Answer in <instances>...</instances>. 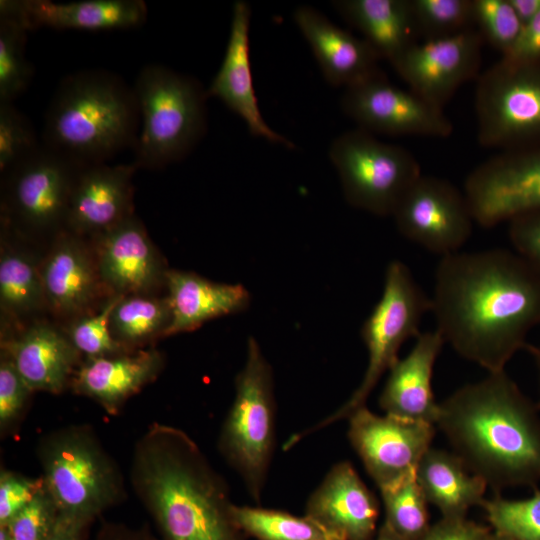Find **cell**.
I'll return each mask as SVG.
<instances>
[{
    "label": "cell",
    "mask_w": 540,
    "mask_h": 540,
    "mask_svg": "<svg viewBox=\"0 0 540 540\" xmlns=\"http://www.w3.org/2000/svg\"><path fill=\"white\" fill-rule=\"evenodd\" d=\"M59 510L45 488L7 525L12 540H44L53 528Z\"/></svg>",
    "instance_id": "obj_40"
},
{
    "label": "cell",
    "mask_w": 540,
    "mask_h": 540,
    "mask_svg": "<svg viewBox=\"0 0 540 540\" xmlns=\"http://www.w3.org/2000/svg\"><path fill=\"white\" fill-rule=\"evenodd\" d=\"M522 24H526L540 13V0H510Z\"/></svg>",
    "instance_id": "obj_48"
},
{
    "label": "cell",
    "mask_w": 540,
    "mask_h": 540,
    "mask_svg": "<svg viewBox=\"0 0 540 540\" xmlns=\"http://www.w3.org/2000/svg\"><path fill=\"white\" fill-rule=\"evenodd\" d=\"M171 321L167 296L149 294L122 296L110 315L113 337L123 346L140 344L152 337L165 336Z\"/></svg>",
    "instance_id": "obj_32"
},
{
    "label": "cell",
    "mask_w": 540,
    "mask_h": 540,
    "mask_svg": "<svg viewBox=\"0 0 540 540\" xmlns=\"http://www.w3.org/2000/svg\"><path fill=\"white\" fill-rule=\"evenodd\" d=\"M294 21L310 45L325 79L346 88L383 72L376 51L364 40L332 23L318 10L300 6Z\"/></svg>",
    "instance_id": "obj_22"
},
{
    "label": "cell",
    "mask_w": 540,
    "mask_h": 540,
    "mask_svg": "<svg viewBox=\"0 0 540 540\" xmlns=\"http://www.w3.org/2000/svg\"><path fill=\"white\" fill-rule=\"evenodd\" d=\"M384 523L401 540H418L430 527L427 500L416 474L379 489Z\"/></svg>",
    "instance_id": "obj_34"
},
{
    "label": "cell",
    "mask_w": 540,
    "mask_h": 540,
    "mask_svg": "<svg viewBox=\"0 0 540 540\" xmlns=\"http://www.w3.org/2000/svg\"><path fill=\"white\" fill-rule=\"evenodd\" d=\"M93 239L101 282L113 295L149 294L165 284L167 269L134 215Z\"/></svg>",
    "instance_id": "obj_17"
},
{
    "label": "cell",
    "mask_w": 540,
    "mask_h": 540,
    "mask_svg": "<svg viewBox=\"0 0 540 540\" xmlns=\"http://www.w3.org/2000/svg\"><path fill=\"white\" fill-rule=\"evenodd\" d=\"M165 285L171 310L165 336L192 331L210 320L245 311L251 301L242 284L214 282L193 272L167 270Z\"/></svg>",
    "instance_id": "obj_25"
},
{
    "label": "cell",
    "mask_w": 540,
    "mask_h": 540,
    "mask_svg": "<svg viewBox=\"0 0 540 540\" xmlns=\"http://www.w3.org/2000/svg\"><path fill=\"white\" fill-rule=\"evenodd\" d=\"M348 420V439L379 489L415 475L435 435L433 424L380 416L366 406Z\"/></svg>",
    "instance_id": "obj_13"
},
{
    "label": "cell",
    "mask_w": 540,
    "mask_h": 540,
    "mask_svg": "<svg viewBox=\"0 0 540 540\" xmlns=\"http://www.w3.org/2000/svg\"><path fill=\"white\" fill-rule=\"evenodd\" d=\"M33 391L61 393L73 378L80 353L67 333L35 323L2 340V350Z\"/></svg>",
    "instance_id": "obj_24"
},
{
    "label": "cell",
    "mask_w": 540,
    "mask_h": 540,
    "mask_svg": "<svg viewBox=\"0 0 540 540\" xmlns=\"http://www.w3.org/2000/svg\"><path fill=\"white\" fill-rule=\"evenodd\" d=\"M93 540H162L146 526H130L121 522L103 521Z\"/></svg>",
    "instance_id": "obj_46"
},
{
    "label": "cell",
    "mask_w": 540,
    "mask_h": 540,
    "mask_svg": "<svg viewBox=\"0 0 540 540\" xmlns=\"http://www.w3.org/2000/svg\"><path fill=\"white\" fill-rule=\"evenodd\" d=\"M502 58L520 63L540 61V13L523 25L516 42Z\"/></svg>",
    "instance_id": "obj_45"
},
{
    "label": "cell",
    "mask_w": 540,
    "mask_h": 540,
    "mask_svg": "<svg viewBox=\"0 0 540 540\" xmlns=\"http://www.w3.org/2000/svg\"><path fill=\"white\" fill-rule=\"evenodd\" d=\"M85 166L41 144L4 176V220L23 232H56L65 227L76 179Z\"/></svg>",
    "instance_id": "obj_11"
},
{
    "label": "cell",
    "mask_w": 540,
    "mask_h": 540,
    "mask_svg": "<svg viewBox=\"0 0 540 540\" xmlns=\"http://www.w3.org/2000/svg\"><path fill=\"white\" fill-rule=\"evenodd\" d=\"M41 144L28 119L13 103H0V172L5 175Z\"/></svg>",
    "instance_id": "obj_39"
},
{
    "label": "cell",
    "mask_w": 540,
    "mask_h": 540,
    "mask_svg": "<svg viewBox=\"0 0 540 540\" xmlns=\"http://www.w3.org/2000/svg\"><path fill=\"white\" fill-rule=\"evenodd\" d=\"M430 310L431 299L417 284L407 265L401 261L390 262L382 295L361 328L368 364L359 386L332 414L292 435L284 444L285 450L339 420L348 419L354 411L366 406L380 378L399 359L402 344L411 337H418L422 317Z\"/></svg>",
    "instance_id": "obj_8"
},
{
    "label": "cell",
    "mask_w": 540,
    "mask_h": 540,
    "mask_svg": "<svg viewBox=\"0 0 540 540\" xmlns=\"http://www.w3.org/2000/svg\"><path fill=\"white\" fill-rule=\"evenodd\" d=\"M19 11L29 30L109 31L141 26L147 7L140 0H84L56 3L47 0H18Z\"/></svg>",
    "instance_id": "obj_27"
},
{
    "label": "cell",
    "mask_w": 540,
    "mask_h": 540,
    "mask_svg": "<svg viewBox=\"0 0 540 540\" xmlns=\"http://www.w3.org/2000/svg\"><path fill=\"white\" fill-rule=\"evenodd\" d=\"M89 523L59 512L57 520L44 540H83Z\"/></svg>",
    "instance_id": "obj_47"
},
{
    "label": "cell",
    "mask_w": 540,
    "mask_h": 540,
    "mask_svg": "<svg viewBox=\"0 0 540 540\" xmlns=\"http://www.w3.org/2000/svg\"><path fill=\"white\" fill-rule=\"evenodd\" d=\"M341 108L360 129L372 134L446 138L453 132L443 109L391 84L384 73L346 88Z\"/></svg>",
    "instance_id": "obj_15"
},
{
    "label": "cell",
    "mask_w": 540,
    "mask_h": 540,
    "mask_svg": "<svg viewBox=\"0 0 540 540\" xmlns=\"http://www.w3.org/2000/svg\"><path fill=\"white\" fill-rule=\"evenodd\" d=\"M275 413L273 371L251 336L235 379V395L221 429L219 449L256 504L262 499L273 456Z\"/></svg>",
    "instance_id": "obj_7"
},
{
    "label": "cell",
    "mask_w": 540,
    "mask_h": 540,
    "mask_svg": "<svg viewBox=\"0 0 540 540\" xmlns=\"http://www.w3.org/2000/svg\"><path fill=\"white\" fill-rule=\"evenodd\" d=\"M416 479L427 502L437 507L442 517H466L471 507L483 504L488 487L454 452L432 447L422 457Z\"/></svg>",
    "instance_id": "obj_29"
},
{
    "label": "cell",
    "mask_w": 540,
    "mask_h": 540,
    "mask_svg": "<svg viewBox=\"0 0 540 540\" xmlns=\"http://www.w3.org/2000/svg\"><path fill=\"white\" fill-rule=\"evenodd\" d=\"M493 532L510 540H540V490L527 499L509 500L500 494L481 505Z\"/></svg>",
    "instance_id": "obj_36"
},
{
    "label": "cell",
    "mask_w": 540,
    "mask_h": 540,
    "mask_svg": "<svg viewBox=\"0 0 540 540\" xmlns=\"http://www.w3.org/2000/svg\"><path fill=\"white\" fill-rule=\"evenodd\" d=\"M464 195L474 221L486 228L540 209V145L479 164L465 180Z\"/></svg>",
    "instance_id": "obj_12"
},
{
    "label": "cell",
    "mask_w": 540,
    "mask_h": 540,
    "mask_svg": "<svg viewBox=\"0 0 540 540\" xmlns=\"http://www.w3.org/2000/svg\"><path fill=\"white\" fill-rule=\"evenodd\" d=\"M133 89L139 111L136 166L158 169L182 160L206 131V91L194 78L158 64L143 67Z\"/></svg>",
    "instance_id": "obj_5"
},
{
    "label": "cell",
    "mask_w": 540,
    "mask_h": 540,
    "mask_svg": "<svg viewBox=\"0 0 540 540\" xmlns=\"http://www.w3.org/2000/svg\"><path fill=\"white\" fill-rule=\"evenodd\" d=\"M421 41L446 38L474 29L473 0H410Z\"/></svg>",
    "instance_id": "obj_35"
},
{
    "label": "cell",
    "mask_w": 540,
    "mask_h": 540,
    "mask_svg": "<svg viewBox=\"0 0 540 540\" xmlns=\"http://www.w3.org/2000/svg\"><path fill=\"white\" fill-rule=\"evenodd\" d=\"M483 42L476 29L417 42L393 67L411 91L443 109L458 88L478 74Z\"/></svg>",
    "instance_id": "obj_16"
},
{
    "label": "cell",
    "mask_w": 540,
    "mask_h": 540,
    "mask_svg": "<svg viewBox=\"0 0 540 540\" xmlns=\"http://www.w3.org/2000/svg\"><path fill=\"white\" fill-rule=\"evenodd\" d=\"M44 488L42 477L30 478L2 470L0 474V526L7 525Z\"/></svg>",
    "instance_id": "obj_41"
},
{
    "label": "cell",
    "mask_w": 540,
    "mask_h": 540,
    "mask_svg": "<svg viewBox=\"0 0 540 540\" xmlns=\"http://www.w3.org/2000/svg\"><path fill=\"white\" fill-rule=\"evenodd\" d=\"M477 139L501 152L540 145V61L501 58L478 78Z\"/></svg>",
    "instance_id": "obj_10"
},
{
    "label": "cell",
    "mask_w": 540,
    "mask_h": 540,
    "mask_svg": "<svg viewBox=\"0 0 540 540\" xmlns=\"http://www.w3.org/2000/svg\"><path fill=\"white\" fill-rule=\"evenodd\" d=\"M474 21L484 41L507 54L516 42L523 24L510 0H473Z\"/></svg>",
    "instance_id": "obj_38"
},
{
    "label": "cell",
    "mask_w": 540,
    "mask_h": 540,
    "mask_svg": "<svg viewBox=\"0 0 540 540\" xmlns=\"http://www.w3.org/2000/svg\"><path fill=\"white\" fill-rule=\"evenodd\" d=\"M250 20L249 4L242 0L236 1L225 56L206 94L207 97L219 98L240 116L252 135L293 149L294 143L273 130L260 112L250 64Z\"/></svg>",
    "instance_id": "obj_20"
},
{
    "label": "cell",
    "mask_w": 540,
    "mask_h": 540,
    "mask_svg": "<svg viewBox=\"0 0 540 540\" xmlns=\"http://www.w3.org/2000/svg\"><path fill=\"white\" fill-rule=\"evenodd\" d=\"M493 531L466 517H442L418 540H490Z\"/></svg>",
    "instance_id": "obj_44"
},
{
    "label": "cell",
    "mask_w": 540,
    "mask_h": 540,
    "mask_svg": "<svg viewBox=\"0 0 540 540\" xmlns=\"http://www.w3.org/2000/svg\"><path fill=\"white\" fill-rule=\"evenodd\" d=\"M1 244V309L11 318L27 317L46 305L40 263L24 250L9 245L4 238Z\"/></svg>",
    "instance_id": "obj_30"
},
{
    "label": "cell",
    "mask_w": 540,
    "mask_h": 540,
    "mask_svg": "<svg viewBox=\"0 0 540 540\" xmlns=\"http://www.w3.org/2000/svg\"><path fill=\"white\" fill-rule=\"evenodd\" d=\"M333 6L392 65L419 42L410 0H339Z\"/></svg>",
    "instance_id": "obj_28"
},
{
    "label": "cell",
    "mask_w": 540,
    "mask_h": 540,
    "mask_svg": "<svg viewBox=\"0 0 540 540\" xmlns=\"http://www.w3.org/2000/svg\"><path fill=\"white\" fill-rule=\"evenodd\" d=\"M164 364L155 350L87 358L71 380L75 393L96 400L115 414L126 399L155 379Z\"/></svg>",
    "instance_id": "obj_26"
},
{
    "label": "cell",
    "mask_w": 540,
    "mask_h": 540,
    "mask_svg": "<svg viewBox=\"0 0 540 540\" xmlns=\"http://www.w3.org/2000/svg\"><path fill=\"white\" fill-rule=\"evenodd\" d=\"M416 338L409 354L388 371L379 404L385 414L435 425L439 403L433 393L432 376L445 341L436 329Z\"/></svg>",
    "instance_id": "obj_23"
},
{
    "label": "cell",
    "mask_w": 540,
    "mask_h": 540,
    "mask_svg": "<svg viewBox=\"0 0 540 540\" xmlns=\"http://www.w3.org/2000/svg\"><path fill=\"white\" fill-rule=\"evenodd\" d=\"M375 540H401V539H399L391 531V529L385 523H383L381 527L378 529Z\"/></svg>",
    "instance_id": "obj_49"
},
{
    "label": "cell",
    "mask_w": 540,
    "mask_h": 540,
    "mask_svg": "<svg viewBox=\"0 0 540 540\" xmlns=\"http://www.w3.org/2000/svg\"><path fill=\"white\" fill-rule=\"evenodd\" d=\"M130 481L162 540H247L227 483L183 430L151 424L134 447Z\"/></svg>",
    "instance_id": "obj_2"
},
{
    "label": "cell",
    "mask_w": 540,
    "mask_h": 540,
    "mask_svg": "<svg viewBox=\"0 0 540 540\" xmlns=\"http://www.w3.org/2000/svg\"><path fill=\"white\" fill-rule=\"evenodd\" d=\"M508 235L515 252L540 271V209L511 218Z\"/></svg>",
    "instance_id": "obj_43"
},
{
    "label": "cell",
    "mask_w": 540,
    "mask_h": 540,
    "mask_svg": "<svg viewBox=\"0 0 540 540\" xmlns=\"http://www.w3.org/2000/svg\"><path fill=\"white\" fill-rule=\"evenodd\" d=\"M329 157L347 202L379 216H392L422 175L419 162L410 151L382 142L360 128L335 138Z\"/></svg>",
    "instance_id": "obj_9"
},
{
    "label": "cell",
    "mask_w": 540,
    "mask_h": 540,
    "mask_svg": "<svg viewBox=\"0 0 540 540\" xmlns=\"http://www.w3.org/2000/svg\"><path fill=\"white\" fill-rule=\"evenodd\" d=\"M138 129L133 87L114 73L85 70L59 84L46 112L43 144L90 166L133 148Z\"/></svg>",
    "instance_id": "obj_4"
},
{
    "label": "cell",
    "mask_w": 540,
    "mask_h": 540,
    "mask_svg": "<svg viewBox=\"0 0 540 540\" xmlns=\"http://www.w3.org/2000/svg\"><path fill=\"white\" fill-rule=\"evenodd\" d=\"M431 311L436 330L461 357L488 373L503 371L540 325V271L505 249L443 256Z\"/></svg>",
    "instance_id": "obj_1"
},
{
    "label": "cell",
    "mask_w": 540,
    "mask_h": 540,
    "mask_svg": "<svg viewBox=\"0 0 540 540\" xmlns=\"http://www.w3.org/2000/svg\"><path fill=\"white\" fill-rule=\"evenodd\" d=\"M490 540H510V539L493 532Z\"/></svg>",
    "instance_id": "obj_52"
},
{
    "label": "cell",
    "mask_w": 540,
    "mask_h": 540,
    "mask_svg": "<svg viewBox=\"0 0 540 540\" xmlns=\"http://www.w3.org/2000/svg\"><path fill=\"white\" fill-rule=\"evenodd\" d=\"M80 237L60 231L39 265L46 306L60 317L84 315L103 287L94 254Z\"/></svg>",
    "instance_id": "obj_21"
},
{
    "label": "cell",
    "mask_w": 540,
    "mask_h": 540,
    "mask_svg": "<svg viewBox=\"0 0 540 540\" xmlns=\"http://www.w3.org/2000/svg\"><path fill=\"white\" fill-rule=\"evenodd\" d=\"M28 27L15 0L0 1V103H13L28 87L33 68L25 56Z\"/></svg>",
    "instance_id": "obj_31"
},
{
    "label": "cell",
    "mask_w": 540,
    "mask_h": 540,
    "mask_svg": "<svg viewBox=\"0 0 540 540\" xmlns=\"http://www.w3.org/2000/svg\"><path fill=\"white\" fill-rule=\"evenodd\" d=\"M37 457L45 488L62 514L90 524L126 495L117 464L86 425L48 433Z\"/></svg>",
    "instance_id": "obj_6"
},
{
    "label": "cell",
    "mask_w": 540,
    "mask_h": 540,
    "mask_svg": "<svg viewBox=\"0 0 540 540\" xmlns=\"http://www.w3.org/2000/svg\"><path fill=\"white\" fill-rule=\"evenodd\" d=\"M435 425L466 468L496 494L537 488L540 416L505 370L462 386L439 403Z\"/></svg>",
    "instance_id": "obj_3"
},
{
    "label": "cell",
    "mask_w": 540,
    "mask_h": 540,
    "mask_svg": "<svg viewBox=\"0 0 540 540\" xmlns=\"http://www.w3.org/2000/svg\"><path fill=\"white\" fill-rule=\"evenodd\" d=\"M0 540H12V537L6 526H0Z\"/></svg>",
    "instance_id": "obj_51"
},
{
    "label": "cell",
    "mask_w": 540,
    "mask_h": 540,
    "mask_svg": "<svg viewBox=\"0 0 540 540\" xmlns=\"http://www.w3.org/2000/svg\"><path fill=\"white\" fill-rule=\"evenodd\" d=\"M134 162L85 166L69 201L65 229L94 237L133 215Z\"/></svg>",
    "instance_id": "obj_18"
},
{
    "label": "cell",
    "mask_w": 540,
    "mask_h": 540,
    "mask_svg": "<svg viewBox=\"0 0 540 540\" xmlns=\"http://www.w3.org/2000/svg\"><path fill=\"white\" fill-rule=\"evenodd\" d=\"M232 514L238 527L255 540H343L306 515L236 504Z\"/></svg>",
    "instance_id": "obj_33"
},
{
    "label": "cell",
    "mask_w": 540,
    "mask_h": 540,
    "mask_svg": "<svg viewBox=\"0 0 540 540\" xmlns=\"http://www.w3.org/2000/svg\"><path fill=\"white\" fill-rule=\"evenodd\" d=\"M122 296L112 295L97 313L73 320L67 335L80 354L94 358L124 353L125 346L113 337L110 329L111 312Z\"/></svg>",
    "instance_id": "obj_37"
},
{
    "label": "cell",
    "mask_w": 540,
    "mask_h": 540,
    "mask_svg": "<svg viewBox=\"0 0 540 540\" xmlns=\"http://www.w3.org/2000/svg\"><path fill=\"white\" fill-rule=\"evenodd\" d=\"M343 540H375L379 506L350 462L335 464L309 496L305 514Z\"/></svg>",
    "instance_id": "obj_19"
},
{
    "label": "cell",
    "mask_w": 540,
    "mask_h": 540,
    "mask_svg": "<svg viewBox=\"0 0 540 540\" xmlns=\"http://www.w3.org/2000/svg\"><path fill=\"white\" fill-rule=\"evenodd\" d=\"M32 390L12 360L1 352L0 361V427L5 430L19 417Z\"/></svg>",
    "instance_id": "obj_42"
},
{
    "label": "cell",
    "mask_w": 540,
    "mask_h": 540,
    "mask_svg": "<svg viewBox=\"0 0 540 540\" xmlns=\"http://www.w3.org/2000/svg\"><path fill=\"white\" fill-rule=\"evenodd\" d=\"M525 350H527L533 357L537 372H538V378H539V385H540V346H534L531 344H527Z\"/></svg>",
    "instance_id": "obj_50"
},
{
    "label": "cell",
    "mask_w": 540,
    "mask_h": 540,
    "mask_svg": "<svg viewBox=\"0 0 540 540\" xmlns=\"http://www.w3.org/2000/svg\"><path fill=\"white\" fill-rule=\"evenodd\" d=\"M392 216L406 239L441 257L459 251L475 222L464 192L447 180L423 174Z\"/></svg>",
    "instance_id": "obj_14"
}]
</instances>
